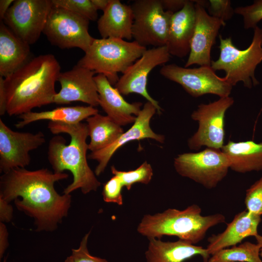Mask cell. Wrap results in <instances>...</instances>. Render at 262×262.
I'll return each mask as SVG.
<instances>
[{"label":"cell","mask_w":262,"mask_h":262,"mask_svg":"<svg viewBox=\"0 0 262 262\" xmlns=\"http://www.w3.org/2000/svg\"><path fill=\"white\" fill-rule=\"evenodd\" d=\"M174 166L180 175L212 189L226 177L229 164L221 149L207 147L196 153L179 154Z\"/></svg>","instance_id":"52a82bcc"},{"label":"cell","mask_w":262,"mask_h":262,"mask_svg":"<svg viewBox=\"0 0 262 262\" xmlns=\"http://www.w3.org/2000/svg\"><path fill=\"white\" fill-rule=\"evenodd\" d=\"M261 250L257 243L246 241L219 250L211 255L208 262H262Z\"/></svg>","instance_id":"4316f807"},{"label":"cell","mask_w":262,"mask_h":262,"mask_svg":"<svg viewBox=\"0 0 262 262\" xmlns=\"http://www.w3.org/2000/svg\"><path fill=\"white\" fill-rule=\"evenodd\" d=\"M8 233L4 223L0 222V259L2 257L9 244L8 241Z\"/></svg>","instance_id":"8d00e7d4"},{"label":"cell","mask_w":262,"mask_h":262,"mask_svg":"<svg viewBox=\"0 0 262 262\" xmlns=\"http://www.w3.org/2000/svg\"><path fill=\"white\" fill-rule=\"evenodd\" d=\"M98 95L99 105L115 123L120 126L133 123L141 110V102L129 103L113 87L102 74L95 76Z\"/></svg>","instance_id":"ac0fdd59"},{"label":"cell","mask_w":262,"mask_h":262,"mask_svg":"<svg viewBox=\"0 0 262 262\" xmlns=\"http://www.w3.org/2000/svg\"><path fill=\"white\" fill-rule=\"evenodd\" d=\"M221 149L233 171L241 173L262 171V142L229 141Z\"/></svg>","instance_id":"cb8c5ba5"},{"label":"cell","mask_w":262,"mask_h":262,"mask_svg":"<svg viewBox=\"0 0 262 262\" xmlns=\"http://www.w3.org/2000/svg\"><path fill=\"white\" fill-rule=\"evenodd\" d=\"M6 96L4 86V78L0 76V115L6 114Z\"/></svg>","instance_id":"74e56055"},{"label":"cell","mask_w":262,"mask_h":262,"mask_svg":"<svg viewBox=\"0 0 262 262\" xmlns=\"http://www.w3.org/2000/svg\"><path fill=\"white\" fill-rule=\"evenodd\" d=\"M170 56L165 46L147 49L119 78L115 87L122 95L135 93L142 96L154 105L159 115H161L162 109L159 102L147 92V78L155 67L167 63Z\"/></svg>","instance_id":"4fadbf2b"},{"label":"cell","mask_w":262,"mask_h":262,"mask_svg":"<svg viewBox=\"0 0 262 262\" xmlns=\"http://www.w3.org/2000/svg\"><path fill=\"white\" fill-rule=\"evenodd\" d=\"M48 128L55 134L50 140L48 159L53 172L63 173L69 171L73 179L64 190L70 193L78 189L83 194L96 191L101 183L90 167L87 160L88 132L86 123L74 125L49 122Z\"/></svg>","instance_id":"3957f363"},{"label":"cell","mask_w":262,"mask_h":262,"mask_svg":"<svg viewBox=\"0 0 262 262\" xmlns=\"http://www.w3.org/2000/svg\"><path fill=\"white\" fill-rule=\"evenodd\" d=\"M65 262H72L71 256L67 257L66 259Z\"/></svg>","instance_id":"b9f144b4"},{"label":"cell","mask_w":262,"mask_h":262,"mask_svg":"<svg viewBox=\"0 0 262 262\" xmlns=\"http://www.w3.org/2000/svg\"><path fill=\"white\" fill-rule=\"evenodd\" d=\"M98 113L96 107L91 106L59 107L51 110L39 112L31 111L19 115L21 120L15 126L21 129L26 125L40 120L69 125L77 124Z\"/></svg>","instance_id":"d4e9b609"},{"label":"cell","mask_w":262,"mask_h":262,"mask_svg":"<svg viewBox=\"0 0 262 262\" xmlns=\"http://www.w3.org/2000/svg\"><path fill=\"white\" fill-rule=\"evenodd\" d=\"M233 103V98L229 96L198 106L191 114L192 119L198 121L199 125L197 131L188 140L191 149L199 150L203 146L222 148L225 135V114Z\"/></svg>","instance_id":"30bf717a"},{"label":"cell","mask_w":262,"mask_h":262,"mask_svg":"<svg viewBox=\"0 0 262 262\" xmlns=\"http://www.w3.org/2000/svg\"><path fill=\"white\" fill-rule=\"evenodd\" d=\"M201 213L198 205L192 204L182 210L169 208L153 215L147 214L139 223L137 231L148 239L174 236L196 245L204 239L211 228L226 222L222 213L203 215Z\"/></svg>","instance_id":"277c9868"},{"label":"cell","mask_w":262,"mask_h":262,"mask_svg":"<svg viewBox=\"0 0 262 262\" xmlns=\"http://www.w3.org/2000/svg\"><path fill=\"white\" fill-rule=\"evenodd\" d=\"M61 73L60 65L51 54L29 60L6 78V114L20 115L35 108L53 103L55 84Z\"/></svg>","instance_id":"7a4b0ae2"},{"label":"cell","mask_w":262,"mask_h":262,"mask_svg":"<svg viewBox=\"0 0 262 262\" xmlns=\"http://www.w3.org/2000/svg\"><path fill=\"white\" fill-rule=\"evenodd\" d=\"M234 13L243 17L245 29H254L262 19V0H254L251 5L237 7Z\"/></svg>","instance_id":"f546056e"},{"label":"cell","mask_w":262,"mask_h":262,"mask_svg":"<svg viewBox=\"0 0 262 262\" xmlns=\"http://www.w3.org/2000/svg\"><path fill=\"white\" fill-rule=\"evenodd\" d=\"M160 73L180 85L186 92L196 98L206 94L215 95L220 98L229 97L233 87L225 77H218L211 66L189 68L171 64L164 65Z\"/></svg>","instance_id":"8fae6325"},{"label":"cell","mask_w":262,"mask_h":262,"mask_svg":"<svg viewBox=\"0 0 262 262\" xmlns=\"http://www.w3.org/2000/svg\"><path fill=\"white\" fill-rule=\"evenodd\" d=\"M91 152L104 148L115 142L124 132L122 127L107 115L98 113L86 119Z\"/></svg>","instance_id":"484cf974"},{"label":"cell","mask_w":262,"mask_h":262,"mask_svg":"<svg viewBox=\"0 0 262 262\" xmlns=\"http://www.w3.org/2000/svg\"><path fill=\"white\" fill-rule=\"evenodd\" d=\"M196 23L191 40L190 51L184 67L194 65L211 66V52L221 27L226 22L209 14L204 6V0H194Z\"/></svg>","instance_id":"9a60e30c"},{"label":"cell","mask_w":262,"mask_h":262,"mask_svg":"<svg viewBox=\"0 0 262 262\" xmlns=\"http://www.w3.org/2000/svg\"><path fill=\"white\" fill-rule=\"evenodd\" d=\"M98 18L97 24L102 38H115L131 40L133 14L131 5L119 0H110L109 3Z\"/></svg>","instance_id":"7402d4cb"},{"label":"cell","mask_w":262,"mask_h":262,"mask_svg":"<svg viewBox=\"0 0 262 262\" xmlns=\"http://www.w3.org/2000/svg\"><path fill=\"white\" fill-rule=\"evenodd\" d=\"M90 234V231L83 236L77 249H72L70 256L72 262H108L105 259L90 254L87 248L88 239Z\"/></svg>","instance_id":"836d02e7"},{"label":"cell","mask_w":262,"mask_h":262,"mask_svg":"<svg viewBox=\"0 0 262 262\" xmlns=\"http://www.w3.org/2000/svg\"><path fill=\"white\" fill-rule=\"evenodd\" d=\"M13 207L10 203L0 198V222H10L13 217Z\"/></svg>","instance_id":"e575fe53"},{"label":"cell","mask_w":262,"mask_h":262,"mask_svg":"<svg viewBox=\"0 0 262 262\" xmlns=\"http://www.w3.org/2000/svg\"><path fill=\"white\" fill-rule=\"evenodd\" d=\"M187 1V0H161L164 10L174 14L181 10Z\"/></svg>","instance_id":"d590c367"},{"label":"cell","mask_w":262,"mask_h":262,"mask_svg":"<svg viewBox=\"0 0 262 262\" xmlns=\"http://www.w3.org/2000/svg\"><path fill=\"white\" fill-rule=\"evenodd\" d=\"M204 7L209 11V14L226 22L230 19L234 13L230 0H210L205 1Z\"/></svg>","instance_id":"d6a6232c"},{"label":"cell","mask_w":262,"mask_h":262,"mask_svg":"<svg viewBox=\"0 0 262 262\" xmlns=\"http://www.w3.org/2000/svg\"><path fill=\"white\" fill-rule=\"evenodd\" d=\"M123 187L120 179L114 175L103 185L102 195L104 201L107 203H114L122 205L123 203L122 195V189Z\"/></svg>","instance_id":"1f68e13d"},{"label":"cell","mask_w":262,"mask_h":262,"mask_svg":"<svg viewBox=\"0 0 262 262\" xmlns=\"http://www.w3.org/2000/svg\"><path fill=\"white\" fill-rule=\"evenodd\" d=\"M30 45L4 23L0 24V76L6 78L29 61Z\"/></svg>","instance_id":"603a6c76"},{"label":"cell","mask_w":262,"mask_h":262,"mask_svg":"<svg viewBox=\"0 0 262 262\" xmlns=\"http://www.w3.org/2000/svg\"><path fill=\"white\" fill-rule=\"evenodd\" d=\"M196 23L194 0H188L183 8L173 14L165 46L170 55L183 58L189 55Z\"/></svg>","instance_id":"ffe728a7"},{"label":"cell","mask_w":262,"mask_h":262,"mask_svg":"<svg viewBox=\"0 0 262 262\" xmlns=\"http://www.w3.org/2000/svg\"><path fill=\"white\" fill-rule=\"evenodd\" d=\"M46 142L44 134L12 130L0 119V170L5 173L25 168L31 162L30 152Z\"/></svg>","instance_id":"5bb4252c"},{"label":"cell","mask_w":262,"mask_h":262,"mask_svg":"<svg viewBox=\"0 0 262 262\" xmlns=\"http://www.w3.org/2000/svg\"><path fill=\"white\" fill-rule=\"evenodd\" d=\"M91 1L97 10H100L104 12L107 8L110 0H91Z\"/></svg>","instance_id":"ab89813d"},{"label":"cell","mask_w":262,"mask_h":262,"mask_svg":"<svg viewBox=\"0 0 262 262\" xmlns=\"http://www.w3.org/2000/svg\"><path fill=\"white\" fill-rule=\"evenodd\" d=\"M220 54L218 59L212 61L211 67L215 70H223L225 79L232 85L238 82L251 88L259 84L255 77V70L262 62V29H254L252 41L248 48L241 50L233 44L231 37L219 36Z\"/></svg>","instance_id":"8992f818"},{"label":"cell","mask_w":262,"mask_h":262,"mask_svg":"<svg viewBox=\"0 0 262 262\" xmlns=\"http://www.w3.org/2000/svg\"><path fill=\"white\" fill-rule=\"evenodd\" d=\"M245 204L249 213L262 215V176L246 190Z\"/></svg>","instance_id":"4dcf8cb0"},{"label":"cell","mask_w":262,"mask_h":262,"mask_svg":"<svg viewBox=\"0 0 262 262\" xmlns=\"http://www.w3.org/2000/svg\"><path fill=\"white\" fill-rule=\"evenodd\" d=\"M260 256H261V258L262 260V250H261V252H260Z\"/></svg>","instance_id":"7bdbcfd3"},{"label":"cell","mask_w":262,"mask_h":262,"mask_svg":"<svg viewBox=\"0 0 262 262\" xmlns=\"http://www.w3.org/2000/svg\"><path fill=\"white\" fill-rule=\"evenodd\" d=\"M112 173L117 176L121 181L123 186L130 190L132 185L136 183L148 184L153 175V169L147 161L144 162L138 168L128 171L118 170L114 166L111 167Z\"/></svg>","instance_id":"83f0119b"},{"label":"cell","mask_w":262,"mask_h":262,"mask_svg":"<svg viewBox=\"0 0 262 262\" xmlns=\"http://www.w3.org/2000/svg\"><path fill=\"white\" fill-rule=\"evenodd\" d=\"M96 73L78 65L71 70L61 72L57 81L61 89L54 97L53 103L69 104L81 101L96 107L99 105Z\"/></svg>","instance_id":"2e32d148"},{"label":"cell","mask_w":262,"mask_h":262,"mask_svg":"<svg viewBox=\"0 0 262 262\" xmlns=\"http://www.w3.org/2000/svg\"><path fill=\"white\" fill-rule=\"evenodd\" d=\"M254 237L257 243L260 246L261 250H262V235L258 234Z\"/></svg>","instance_id":"60d3db41"},{"label":"cell","mask_w":262,"mask_h":262,"mask_svg":"<svg viewBox=\"0 0 262 262\" xmlns=\"http://www.w3.org/2000/svg\"><path fill=\"white\" fill-rule=\"evenodd\" d=\"M52 7L51 0H16L2 21L16 35L31 45L43 33Z\"/></svg>","instance_id":"7c38bea8"},{"label":"cell","mask_w":262,"mask_h":262,"mask_svg":"<svg viewBox=\"0 0 262 262\" xmlns=\"http://www.w3.org/2000/svg\"><path fill=\"white\" fill-rule=\"evenodd\" d=\"M89 21L52 5L43 33L52 45L61 49L77 48L86 52L95 39L88 31Z\"/></svg>","instance_id":"9c48e42d"},{"label":"cell","mask_w":262,"mask_h":262,"mask_svg":"<svg viewBox=\"0 0 262 262\" xmlns=\"http://www.w3.org/2000/svg\"><path fill=\"white\" fill-rule=\"evenodd\" d=\"M53 5L79 15L89 21L98 18V10L91 0H51Z\"/></svg>","instance_id":"f1b7e54d"},{"label":"cell","mask_w":262,"mask_h":262,"mask_svg":"<svg viewBox=\"0 0 262 262\" xmlns=\"http://www.w3.org/2000/svg\"><path fill=\"white\" fill-rule=\"evenodd\" d=\"M135 41L107 38L94 39L77 65L104 75L112 85L147 50Z\"/></svg>","instance_id":"5b68a950"},{"label":"cell","mask_w":262,"mask_h":262,"mask_svg":"<svg viewBox=\"0 0 262 262\" xmlns=\"http://www.w3.org/2000/svg\"><path fill=\"white\" fill-rule=\"evenodd\" d=\"M262 221L261 216L246 210L236 214L222 232L212 234L207 239L206 247L210 256L219 250L237 245L247 237L258 235V228Z\"/></svg>","instance_id":"d6986e66"},{"label":"cell","mask_w":262,"mask_h":262,"mask_svg":"<svg viewBox=\"0 0 262 262\" xmlns=\"http://www.w3.org/2000/svg\"><path fill=\"white\" fill-rule=\"evenodd\" d=\"M15 0H0V20L2 21L5 15L11 5Z\"/></svg>","instance_id":"f35d334b"},{"label":"cell","mask_w":262,"mask_h":262,"mask_svg":"<svg viewBox=\"0 0 262 262\" xmlns=\"http://www.w3.org/2000/svg\"><path fill=\"white\" fill-rule=\"evenodd\" d=\"M156 112L157 109L154 105L147 101L144 104L131 128L124 132L111 145L89 154V159L96 160L98 163L95 170L96 176H99L104 171L114 153L129 142L152 139L160 143L164 142V136L154 132L150 126V120Z\"/></svg>","instance_id":"e0dca14e"},{"label":"cell","mask_w":262,"mask_h":262,"mask_svg":"<svg viewBox=\"0 0 262 262\" xmlns=\"http://www.w3.org/2000/svg\"><path fill=\"white\" fill-rule=\"evenodd\" d=\"M68 177L47 168H16L0 177V198L8 203L14 200L18 210L33 218L37 231H53L67 216L71 203V195H60L54 184Z\"/></svg>","instance_id":"6da1fadb"},{"label":"cell","mask_w":262,"mask_h":262,"mask_svg":"<svg viewBox=\"0 0 262 262\" xmlns=\"http://www.w3.org/2000/svg\"><path fill=\"white\" fill-rule=\"evenodd\" d=\"M131 6L134 41L146 48L165 46L174 13L165 11L161 0H136Z\"/></svg>","instance_id":"ba28073f"},{"label":"cell","mask_w":262,"mask_h":262,"mask_svg":"<svg viewBox=\"0 0 262 262\" xmlns=\"http://www.w3.org/2000/svg\"><path fill=\"white\" fill-rule=\"evenodd\" d=\"M145 252L147 262H183L196 256L208 262L210 255L206 248L178 240L175 242H164L151 238Z\"/></svg>","instance_id":"44dd1931"},{"label":"cell","mask_w":262,"mask_h":262,"mask_svg":"<svg viewBox=\"0 0 262 262\" xmlns=\"http://www.w3.org/2000/svg\"><path fill=\"white\" fill-rule=\"evenodd\" d=\"M3 262H6V259H5L4 260V261H3Z\"/></svg>","instance_id":"ee69618b"}]
</instances>
